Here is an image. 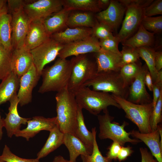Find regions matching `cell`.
Listing matches in <instances>:
<instances>
[{
    "label": "cell",
    "instance_id": "obj_1",
    "mask_svg": "<svg viewBox=\"0 0 162 162\" xmlns=\"http://www.w3.org/2000/svg\"><path fill=\"white\" fill-rule=\"evenodd\" d=\"M57 124L63 133L75 135L78 104L74 94L67 87L57 92L55 96Z\"/></svg>",
    "mask_w": 162,
    "mask_h": 162
},
{
    "label": "cell",
    "instance_id": "obj_2",
    "mask_svg": "<svg viewBox=\"0 0 162 162\" xmlns=\"http://www.w3.org/2000/svg\"><path fill=\"white\" fill-rule=\"evenodd\" d=\"M71 71L70 61L59 58L53 65L43 70L42 82L38 92H58L67 87Z\"/></svg>",
    "mask_w": 162,
    "mask_h": 162
},
{
    "label": "cell",
    "instance_id": "obj_3",
    "mask_svg": "<svg viewBox=\"0 0 162 162\" xmlns=\"http://www.w3.org/2000/svg\"><path fill=\"white\" fill-rule=\"evenodd\" d=\"M74 94L78 105L94 115H98L110 106L121 109L112 94L109 93L94 90L83 86Z\"/></svg>",
    "mask_w": 162,
    "mask_h": 162
},
{
    "label": "cell",
    "instance_id": "obj_4",
    "mask_svg": "<svg viewBox=\"0 0 162 162\" xmlns=\"http://www.w3.org/2000/svg\"><path fill=\"white\" fill-rule=\"evenodd\" d=\"M88 54L74 56L70 60L71 71L67 88L74 94L97 73L95 59Z\"/></svg>",
    "mask_w": 162,
    "mask_h": 162
},
{
    "label": "cell",
    "instance_id": "obj_5",
    "mask_svg": "<svg viewBox=\"0 0 162 162\" xmlns=\"http://www.w3.org/2000/svg\"><path fill=\"white\" fill-rule=\"evenodd\" d=\"M103 112V115H98L99 125L98 137L100 139H110L118 142L122 146L127 142L136 144L141 142L139 140L130 138L129 132L124 129L129 124L127 122L124 121L122 125H120L113 121L114 117L110 115L108 109Z\"/></svg>",
    "mask_w": 162,
    "mask_h": 162
},
{
    "label": "cell",
    "instance_id": "obj_6",
    "mask_svg": "<svg viewBox=\"0 0 162 162\" xmlns=\"http://www.w3.org/2000/svg\"><path fill=\"white\" fill-rule=\"evenodd\" d=\"M112 95L125 112L126 117L137 126L140 133L146 134L152 132L150 124V117L154 109L152 103L136 104L121 97Z\"/></svg>",
    "mask_w": 162,
    "mask_h": 162
},
{
    "label": "cell",
    "instance_id": "obj_7",
    "mask_svg": "<svg viewBox=\"0 0 162 162\" xmlns=\"http://www.w3.org/2000/svg\"><path fill=\"white\" fill-rule=\"evenodd\" d=\"M83 86L92 87L98 91L111 92L112 94L127 99L128 89L124 88L119 71H110L97 73Z\"/></svg>",
    "mask_w": 162,
    "mask_h": 162
},
{
    "label": "cell",
    "instance_id": "obj_8",
    "mask_svg": "<svg viewBox=\"0 0 162 162\" xmlns=\"http://www.w3.org/2000/svg\"><path fill=\"white\" fill-rule=\"evenodd\" d=\"M64 45L50 38L46 41L31 50L33 64L41 76V72L47 64L58 56Z\"/></svg>",
    "mask_w": 162,
    "mask_h": 162
},
{
    "label": "cell",
    "instance_id": "obj_9",
    "mask_svg": "<svg viewBox=\"0 0 162 162\" xmlns=\"http://www.w3.org/2000/svg\"><path fill=\"white\" fill-rule=\"evenodd\" d=\"M63 8V0H38L26 1L23 9L31 21L42 20Z\"/></svg>",
    "mask_w": 162,
    "mask_h": 162
},
{
    "label": "cell",
    "instance_id": "obj_10",
    "mask_svg": "<svg viewBox=\"0 0 162 162\" xmlns=\"http://www.w3.org/2000/svg\"><path fill=\"white\" fill-rule=\"evenodd\" d=\"M11 43L13 50L24 46L31 20L23 8L11 13Z\"/></svg>",
    "mask_w": 162,
    "mask_h": 162
},
{
    "label": "cell",
    "instance_id": "obj_11",
    "mask_svg": "<svg viewBox=\"0 0 162 162\" xmlns=\"http://www.w3.org/2000/svg\"><path fill=\"white\" fill-rule=\"evenodd\" d=\"M126 8L125 16L121 29L116 35L120 43L130 38L137 31L145 16L143 8L133 6Z\"/></svg>",
    "mask_w": 162,
    "mask_h": 162
},
{
    "label": "cell",
    "instance_id": "obj_12",
    "mask_svg": "<svg viewBox=\"0 0 162 162\" xmlns=\"http://www.w3.org/2000/svg\"><path fill=\"white\" fill-rule=\"evenodd\" d=\"M100 49L99 40L92 35L85 38L64 44L58 56L60 58L66 59L70 56L95 53Z\"/></svg>",
    "mask_w": 162,
    "mask_h": 162
},
{
    "label": "cell",
    "instance_id": "obj_13",
    "mask_svg": "<svg viewBox=\"0 0 162 162\" xmlns=\"http://www.w3.org/2000/svg\"><path fill=\"white\" fill-rule=\"evenodd\" d=\"M126 8L118 0H111L106 9L95 14L97 21L109 27L116 33L125 13Z\"/></svg>",
    "mask_w": 162,
    "mask_h": 162
},
{
    "label": "cell",
    "instance_id": "obj_14",
    "mask_svg": "<svg viewBox=\"0 0 162 162\" xmlns=\"http://www.w3.org/2000/svg\"><path fill=\"white\" fill-rule=\"evenodd\" d=\"M148 70L146 64L142 66L140 71L129 87L127 99L128 101L138 104L152 103V99L146 90L145 82V76Z\"/></svg>",
    "mask_w": 162,
    "mask_h": 162
},
{
    "label": "cell",
    "instance_id": "obj_15",
    "mask_svg": "<svg viewBox=\"0 0 162 162\" xmlns=\"http://www.w3.org/2000/svg\"><path fill=\"white\" fill-rule=\"evenodd\" d=\"M40 76L33 64L28 71L20 78L17 96L21 106L31 102L33 89L37 84Z\"/></svg>",
    "mask_w": 162,
    "mask_h": 162
},
{
    "label": "cell",
    "instance_id": "obj_16",
    "mask_svg": "<svg viewBox=\"0 0 162 162\" xmlns=\"http://www.w3.org/2000/svg\"><path fill=\"white\" fill-rule=\"evenodd\" d=\"M27 124L26 128L20 130L15 136L23 137L28 141L41 130L50 131L57 124L56 117L46 118L42 116H36L32 119L30 118Z\"/></svg>",
    "mask_w": 162,
    "mask_h": 162
},
{
    "label": "cell",
    "instance_id": "obj_17",
    "mask_svg": "<svg viewBox=\"0 0 162 162\" xmlns=\"http://www.w3.org/2000/svg\"><path fill=\"white\" fill-rule=\"evenodd\" d=\"M9 101L10 105L8 112L3 120L4 127L6 129L8 136L11 138L20 130L22 125L26 124L30 118H23L19 115L17 110L19 100L17 94L13 96Z\"/></svg>",
    "mask_w": 162,
    "mask_h": 162
},
{
    "label": "cell",
    "instance_id": "obj_18",
    "mask_svg": "<svg viewBox=\"0 0 162 162\" xmlns=\"http://www.w3.org/2000/svg\"><path fill=\"white\" fill-rule=\"evenodd\" d=\"M33 64V59L30 50L24 46L13 50L11 53L12 71L19 78Z\"/></svg>",
    "mask_w": 162,
    "mask_h": 162
},
{
    "label": "cell",
    "instance_id": "obj_19",
    "mask_svg": "<svg viewBox=\"0 0 162 162\" xmlns=\"http://www.w3.org/2000/svg\"><path fill=\"white\" fill-rule=\"evenodd\" d=\"M97 73L110 71H119L121 56L100 48L94 53Z\"/></svg>",
    "mask_w": 162,
    "mask_h": 162
},
{
    "label": "cell",
    "instance_id": "obj_20",
    "mask_svg": "<svg viewBox=\"0 0 162 162\" xmlns=\"http://www.w3.org/2000/svg\"><path fill=\"white\" fill-rule=\"evenodd\" d=\"M50 38L42 20H32L26 35L24 46L31 50L39 46Z\"/></svg>",
    "mask_w": 162,
    "mask_h": 162
},
{
    "label": "cell",
    "instance_id": "obj_21",
    "mask_svg": "<svg viewBox=\"0 0 162 162\" xmlns=\"http://www.w3.org/2000/svg\"><path fill=\"white\" fill-rule=\"evenodd\" d=\"M129 132L130 135L140 140L147 146L158 162H162V144L160 142V134L158 128L155 131L148 133H141L134 130Z\"/></svg>",
    "mask_w": 162,
    "mask_h": 162
},
{
    "label": "cell",
    "instance_id": "obj_22",
    "mask_svg": "<svg viewBox=\"0 0 162 162\" xmlns=\"http://www.w3.org/2000/svg\"><path fill=\"white\" fill-rule=\"evenodd\" d=\"M92 28L85 27L68 28L52 34L50 37L58 42L65 44L88 38L92 35Z\"/></svg>",
    "mask_w": 162,
    "mask_h": 162
},
{
    "label": "cell",
    "instance_id": "obj_23",
    "mask_svg": "<svg viewBox=\"0 0 162 162\" xmlns=\"http://www.w3.org/2000/svg\"><path fill=\"white\" fill-rule=\"evenodd\" d=\"M63 144L68 150L69 162H76L79 155H90L92 152L75 135L71 134H64Z\"/></svg>",
    "mask_w": 162,
    "mask_h": 162
},
{
    "label": "cell",
    "instance_id": "obj_24",
    "mask_svg": "<svg viewBox=\"0 0 162 162\" xmlns=\"http://www.w3.org/2000/svg\"><path fill=\"white\" fill-rule=\"evenodd\" d=\"M71 11L63 7L60 10L42 20L46 30L50 36L67 27V20Z\"/></svg>",
    "mask_w": 162,
    "mask_h": 162
},
{
    "label": "cell",
    "instance_id": "obj_25",
    "mask_svg": "<svg viewBox=\"0 0 162 162\" xmlns=\"http://www.w3.org/2000/svg\"><path fill=\"white\" fill-rule=\"evenodd\" d=\"M11 15L5 6L0 13V44L8 51L12 52Z\"/></svg>",
    "mask_w": 162,
    "mask_h": 162
},
{
    "label": "cell",
    "instance_id": "obj_26",
    "mask_svg": "<svg viewBox=\"0 0 162 162\" xmlns=\"http://www.w3.org/2000/svg\"><path fill=\"white\" fill-rule=\"evenodd\" d=\"M154 33L146 30L141 25L137 31L132 36L121 43L135 48L143 46L151 47L154 42Z\"/></svg>",
    "mask_w": 162,
    "mask_h": 162
},
{
    "label": "cell",
    "instance_id": "obj_27",
    "mask_svg": "<svg viewBox=\"0 0 162 162\" xmlns=\"http://www.w3.org/2000/svg\"><path fill=\"white\" fill-rule=\"evenodd\" d=\"M20 79L12 72L2 80L0 83V106L17 94L20 84Z\"/></svg>",
    "mask_w": 162,
    "mask_h": 162
},
{
    "label": "cell",
    "instance_id": "obj_28",
    "mask_svg": "<svg viewBox=\"0 0 162 162\" xmlns=\"http://www.w3.org/2000/svg\"><path fill=\"white\" fill-rule=\"evenodd\" d=\"M94 13L88 11H76L70 13L67 26L70 28L85 27L92 28L97 22Z\"/></svg>",
    "mask_w": 162,
    "mask_h": 162
},
{
    "label": "cell",
    "instance_id": "obj_29",
    "mask_svg": "<svg viewBox=\"0 0 162 162\" xmlns=\"http://www.w3.org/2000/svg\"><path fill=\"white\" fill-rule=\"evenodd\" d=\"M50 132L45 144L37 154L36 158L38 160L46 157L63 144L64 133L60 130L57 124Z\"/></svg>",
    "mask_w": 162,
    "mask_h": 162
},
{
    "label": "cell",
    "instance_id": "obj_30",
    "mask_svg": "<svg viewBox=\"0 0 162 162\" xmlns=\"http://www.w3.org/2000/svg\"><path fill=\"white\" fill-rule=\"evenodd\" d=\"M82 109L78 105L77 122L75 135L92 151L93 135L87 129L85 123Z\"/></svg>",
    "mask_w": 162,
    "mask_h": 162
},
{
    "label": "cell",
    "instance_id": "obj_31",
    "mask_svg": "<svg viewBox=\"0 0 162 162\" xmlns=\"http://www.w3.org/2000/svg\"><path fill=\"white\" fill-rule=\"evenodd\" d=\"M63 7L70 11H88L94 13L101 11L98 0H63Z\"/></svg>",
    "mask_w": 162,
    "mask_h": 162
},
{
    "label": "cell",
    "instance_id": "obj_32",
    "mask_svg": "<svg viewBox=\"0 0 162 162\" xmlns=\"http://www.w3.org/2000/svg\"><path fill=\"white\" fill-rule=\"evenodd\" d=\"M142 66L139 61L128 64L122 67L119 73L122 79L124 88L129 87L140 71Z\"/></svg>",
    "mask_w": 162,
    "mask_h": 162
},
{
    "label": "cell",
    "instance_id": "obj_33",
    "mask_svg": "<svg viewBox=\"0 0 162 162\" xmlns=\"http://www.w3.org/2000/svg\"><path fill=\"white\" fill-rule=\"evenodd\" d=\"M137 49L140 58L144 60L150 73L153 84L155 82L157 79L158 72L155 68L154 57L155 50L150 47L143 46Z\"/></svg>",
    "mask_w": 162,
    "mask_h": 162
},
{
    "label": "cell",
    "instance_id": "obj_34",
    "mask_svg": "<svg viewBox=\"0 0 162 162\" xmlns=\"http://www.w3.org/2000/svg\"><path fill=\"white\" fill-rule=\"evenodd\" d=\"M11 53L0 44V80H2L12 72Z\"/></svg>",
    "mask_w": 162,
    "mask_h": 162
},
{
    "label": "cell",
    "instance_id": "obj_35",
    "mask_svg": "<svg viewBox=\"0 0 162 162\" xmlns=\"http://www.w3.org/2000/svg\"><path fill=\"white\" fill-rule=\"evenodd\" d=\"M92 132L93 135V146L92 153L86 156L81 155L84 162H111L106 157L103 156L100 151L96 139L97 131L96 127L93 128Z\"/></svg>",
    "mask_w": 162,
    "mask_h": 162
},
{
    "label": "cell",
    "instance_id": "obj_36",
    "mask_svg": "<svg viewBox=\"0 0 162 162\" xmlns=\"http://www.w3.org/2000/svg\"><path fill=\"white\" fill-rule=\"evenodd\" d=\"M141 25L147 31L155 34H160L162 32V16L147 17L144 16Z\"/></svg>",
    "mask_w": 162,
    "mask_h": 162
},
{
    "label": "cell",
    "instance_id": "obj_37",
    "mask_svg": "<svg viewBox=\"0 0 162 162\" xmlns=\"http://www.w3.org/2000/svg\"><path fill=\"white\" fill-rule=\"evenodd\" d=\"M120 52L122 55L121 68L124 65L140 60V57L137 48L124 46Z\"/></svg>",
    "mask_w": 162,
    "mask_h": 162
},
{
    "label": "cell",
    "instance_id": "obj_38",
    "mask_svg": "<svg viewBox=\"0 0 162 162\" xmlns=\"http://www.w3.org/2000/svg\"><path fill=\"white\" fill-rule=\"evenodd\" d=\"M162 120V90L156 104L154 108L150 119V124L152 131L156 130L158 124Z\"/></svg>",
    "mask_w": 162,
    "mask_h": 162
},
{
    "label": "cell",
    "instance_id": "obj_39",
    "mask_svg": "<svg viewBox=\"0 0 162 162\" xmlns=\"http://www.w3.org/2000/svg\"><path fill=\"white\" fill-rule=\"evenodd\" d=\"M0 160L6 162H40L37 158L26 159L18 156L12 152L6 145H4L2 153L0 155Z\"/></svg>",
    "mask_w": 162,
    "mask_h": 162
},
{
    "label": "cell",
    "instance_id": "obj_40",
    "mask_svg": "<svg viewBox=\"0 0 162 162\" xmlns=\"http://www.w3.org/2000/svg\"><path fill=\"white\" fill-rule=\"evenodd\" d=\"M116 35H112L105 39L99 40V44L101 48L122 56L119 50L118 44L119 43Z\"/></svg>",
    "mask_w": 162,
    "mask_h": 162
},
{
    "label": "cell",
    "instance_id": "obj_41",
    "mask_svg": "<svg viewBox=\"0 0 162 162\" xmlns=\"http://www.w3.org/2000/svg\"><path fill=\"white\" fill-rule=\"evenodd\" d=\"M92 35L98 39H105L113 35V31L108 26L98 21L92 28Z\"/></svg>",
    "mask_w": 162,
    "mask_h": 162
},
{
    "label": "cell",
    "instance_id": "obj_42",
    "mask_svg": "<svg viewBox=\"0 0 162 162\" xmlns=\"http://www.w3.org/2000/svg\"><path fill=\"white\" fill-rule=\"evenodd\" d=\"M144 15L147 17H151L162 14V0H155L148 6L144 9Z\"/></svg>",
    "mask_w": 162,
    "mask_h": 162
},
{
    "label": "cell",
    "instance_id": "obj_43",
    "mask_svg": "<svg viewBox=\"0 0 162 162\" xmlns=\"http://www.w3.org/2000/svg\"><path fill=\"white\" fill-rule=\"evenodd\" d=\"M118 1L125 8L129 6H133L144 9L149 5L153 0H119Z\"/></svg>",
    "mask_w": 162,
    "mask_h": 162
},
{
    "label": "cell",
    "instance_id": "obj_44",
    "mask_svg": "<svg viewBox=\"0 0 162 162\" xmlns=\"http://www.w3.org/2000/svg\"><path fill=\"white\" fill-rule=\"evenodd\" d=\"M122 147L118 142L113 141L108 148L109 150L106 154V157L111 161L112 160L117 159Z\"/></svg>",
    "mask_w": 162,
    "mask_h": 162
},
{
    "label": "cell",
    "instance_id": "obj_45",
    "mask_svg": "<svg viewBox=\"0 0 162 162\" xmlns=\"http://www.w3.org/2000/svg\"><path fill=\"white\" fill-rule=\"evenodd\" d=\"M8 8L10 13L23 8L26 1L8 0L7 1Z\"/></svg>",
    "mask_w": 162,
    "mask_h": 162
},
{
    "label": "cell",
    "instance_id": "obj_46",
    "mask_svg": "<svg viewBox=\"0 0 162 162\" xmlns=\"http://www.w3.org/2000/svg\"><path fill=\"white\" fill-rule=\"evenodd\" d=\"M133 152L134 151L130 146H122L118 154L117 159L119 162L123 161L130 156Z\"/></svg>",
    "mask_w": 162,
    "mask_h": 162
},
{
    "label": "cell",
    "instance_id": "obj_47",
    "mask_svg": "<svg viewBox=\"0 0 162 162\" xmlns=\"http://www.w3.org/2000/svg\"><path fill=\"white\" fill-rule=\"evenodd\" d=\"M140 151L141 157V162H158L147 148L141 147Z\"/></svg>",
    "mask_w": 162,
    "mask_h": 162
},
{
    "label": "cell",
    "instance_id": "obj_48",
    "mask_svg": "<svg viewBox=\"0 0 162 162\" xmlns=\"http://www.w3.org/2000/svg\"><path fill=\"white\" fill-rule=\"evenodd\" d=\"M162 90V85L157 83L153 84L152 91L153 92V98L152 104L154 108L159 98L161 91Z\"/></svg>",
    "mask_w": 162,
    "mask_h": 162
},
{
    "label": "cell",
    "instance_id": "obj_49",
    "mask_svg": "<svg viewBox=\"0 0 162 162\" xmlns=\"http://www.w3.org/2000/svg\"><path fill=\"white\" fill-rule=\"evenodd\" d=\"M154 62L156 69L158 71L162 68V52L155 51L154 54Z\"/></svg>",
    "mask_w": 162,
    "mask_h": 162
},
{
    "label": "cell",
    "instance_id": "obj_50",
    "mask_svg": "<svg viewBox=\"0 0 162 162\" xmlns=\"http://www.w3.org/2000/svg\"><path fill=\"white\" fill-rule=\"evenodd\" d=\"M145 82L146 86H147L150 91H152L153 82L151 74L148 70L145 75Z\"/></svg>",
    "mask_w": 162,
    "mask_h": 162
},
{
    "label": "cell",
    "instance_id": "obj_51",
    "mask_svg": "<svg viewBox=\"0 0 162 162\" xmlns=\"http://www.w3.org/2000/svg\"><path fill=\"white\" fill-rule=\"evenodd\" d=\"M99 6L101 10H105L109 7L111 0H98Z\"/></svg>",
    "mask_w": 162,
    "mask_h": 162
},
{
    "label": "cell",
    "instance_id": "obj_52",
    "mask_svg": "<svg viewBox=\"0 0 162 162\" xmlns=\"http://www.w3.org/2000/svg\"><path fill=\"white\" fill-rule=\"evenodd\" d=\"M52 162H69V161L65 159L62 156L59 155L55 156Z\"/></svg>",
    "mask_w": 162,
    "mask_h": 162
},
{
    "label": "cell",
    "instance_id": "obj_53",
    "mask_svg": "<svg viewBox=\"0 0 162 162\" xmlns=\"http://www.w3.org/2000/svg\"><path fill=\"white\" fill-rule=\"evenodd\" d=\"M3 118H2L0 114V141L2 140L3 136L2 129L4 127Z\"/></svg>",
    "mask_w": 162,
    "mask_h": 162
},
{
    "label": "cell",
    "instance_id": "obj_54",
    "mask_svg": "<svg viewBox=\"0 0 162 162\" xmlns=\"http://www.w3.org/2000/svg\"><path fill=\"white\" fill-rule=\"evenodd\" d=\"M7 1L0 0V13L6 6L5 4Z\"/></svg>",
    "mask_w": 162,
    "mask_h": 162
},
{
    "label": "cell",
    "instance_id": "obj_55",
    "mask_svg": "<svg viewBox=\"0 0 162 162\" xmlns=\"http://www.w3.org/2000/svg\"><path fill=\"white\" fill-rule=\"evenodd\" d=\"M0 162H6L0 160Z\"/></svg>",
    "mask_w": 162,
    "mask_h": 162
},
{
    "label": "cell",
    "instance_id": "obj_56",
    "mask_svg": "<svg viewBox=\"0 0 162 162\" xmlns=\"http://www.w3.org/2000/svg\"><path fill=\"white\" fill-rule=\"evenodd\" d=\"M82 162H84V160L83 159H82Z\"/></svg>",
    "mask_w": 162,
    "mask_h": 162
}]
</instances>
